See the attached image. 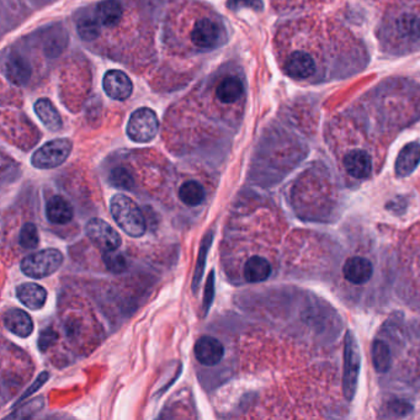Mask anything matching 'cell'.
<instances>
[{"mask_svg": "<svg viewBox=\"0 0 420 420\" xmlns=\"http://www.w3.org/2000/svg\"><path fill=\"white\" fill-rule=\"evenodd\" d=\"M110 211L115 222L127 235L139 238L145 233L147 223L143 212L139 210L132 198L116 194L110 200Z\"/></svg>", "mask_w": 420, "mask_h": 420, "instance_id": "obj_1", "label": "cell"}, {"mask_svg": "<svg viewBox=\"0 0 420 420\" xmlns=\"http://www.w3.org/2000/svg\"><path fill=\"white\" fill-rule=\"evenodd\" d=\"M361 358L359 345L351 330L347 331L344 347V373H342V393L348 401H353L360 373Z\"/></svg>", "mask_w": 420, "mask_h": 420, "instance_id": "obj_2", "label": "cell"}, {"mask_svg": "<svg viewBox=\"0 0 420 420\" xmlns=\"http://www.w3.org/2000/svg\"><path fill=\"white\" fill-rule=\"evenodd\" d=\"M63 263V254L54 248L43 249L23 259L21 271L31 279H43L58 270Z\"/></svg>", "mask_w": 420, "mask_h": 420, "instance_id": "obj_3", "label": "cell"}, {"mask_svg": "<svg viewBox=\"0 0 420 420\" xmlns=\"http://www.w3.org/2000/svg\"><path fill=\"white\" fill-rule=\"evenodd\" d=\"M159 131V120L150 108L136 110L127 124V136L137 143H148L156 139Z\"/></svg>", "mask_w": 420, "mask_h": 420, "instance_id": "obj_4", "label": "cell"}, {"mask_svg": "<svg viewBox=\"0 0 420 420\" xmlns=\"http://www.w3.org/2000/svg\"><path fill=\"white\" fill-rule=\"evenodd\" d=\"M73 144L68 139L49 141L31 156V164L37 169H54L62 165L72 153Z\"/></svg>", "mask_w": 420, "mask_h": 420, "instance_id": "obj_5", "label": "cell"}, {"mask_svg": "<svg viewBox=\"0 0 420 420\" xmlns=\"http://www.w3.org/2000/svg\"><path fill=\"white\" fill-rule=\"evenodd\" d=\"M85 233L104 252L119 249L122 242L119 232L102 218H91L85 226Z\"/></svg>", "mask_w": 420, "mask_h": 420, "instance_id": "obj_6", "label": "cell"}, {"mask_svg": "<svg viewBox=\"0 0 420 420\" xmlns=\"http://www.w3.org/2000/svg\"><path fill=\"white\" fill-rule=\"evenodd\" d=\"M222 38V30L220 25L211 19H201L191 31V41L198 48L210 49L220 45Z\"/></svg>", "mask_w": 420, "mask_h": 420, "instance_id": "obj_7", "label": "cell"}, {"mask_svg": "<svg viewBox=\"0 0 420 420\" xmlns=\"http://www.w3.org/2000/svg\"><path fill=\"white\" fill-rule=\"evenodd\" d=\"M102 86L106 95L114 100H126L132 94V80L126 73L117 69L108 71L102 79Z\"/></svg>", "mask_w": 420, "mask_h": 420, "instance_id": "obj_8", "label": "cell"}, {"mask_svg": "<svg viewBox=\"0 0 420 420\" xmlns=\"http://www.w3.org/2000/svg\"><path fill=\"white\" fill-rule=\"evenodd\" d=\"M224 348L222 342L210 336H201L195 344V356L205 366H215L222 360Z\"/></svg>", "mask_w": 420, "mask_h": 420, "instance_id": "obj_9", "label": "cell"}, {"mask_svg": "<svg viewBox=\"0 0 420 420\" xmlns=\"http://www.w3.org/2000/svg\"><path fill=\"white\" fill-rule=\"evenodd\" d=\"M344 277L354 285H364L373 277V263L362 257H353L348 259L342 268Z\"/></svg>", "mask_w": 420, "mask_h": 420, "instance_id": "obj_10", "label": "cell"}, {"mask_svg": "<svg viewBox=\"0 0 420 420\" xmlns=\"http://www.w3.org/2000/svg\"><path fill=\"white\" fill-rule=\"evenodd\" d=\"M285 72L288 73L291 78L307 79L316 72V62L312 56L307 52L297 51L291 54L286 60Z\"/></svg>", "mask_w": 420, "mask_h": 420, "instance_id": "obj_11", "label": "cell"}, {"mask_svg": "<svg viewBox=\"0 0 420 420\" xmlns=\"http://www.w3.org/2000/svg\"><path fill=\"white\" fill-rule=\"evenodd\" d=\"M344 168L355 179H366L371 174L373 162L365 150H351L344 158Z\"/></svg>", "mask_w": 420, "mask_h": 420, "instance_id": "obj_12", "label": "cell"}, {"mask_svg": "<svg viewBox=\"0 0 420 420\" xmlns=\"http://www.w3.org/2000/svg\"><path fill=\"white\" fill-rule=\"evenodd\" d=\"M6 79L16 86H24L31 78V66L24 57L12 54L4 63Z\"/></svg>", "mask_w": 420, "mask_h": 420, "instance_id": "obj_13", "label": "cell"}, {"mask_svg": "<svg viewBox=\"0 0 420 420\" xmlns=\"http://www.w3.org/2000/svg\"><path fill=\"white\" fill-rule=\"evenodd\" d=\"M420 163V144L418 142H410L403 147L397 156L395 170L397 176L406 178L409 176L418 168Z\"/></svg>", "mask_w": 420, "mask_h": 420, "instance_id": "obj_14", "label": "cell"}, {"mask_svg": "<svg viewBox=\"0 0 420 420\" xmlns=\"http://www.w3.org/2000/svg\"><path fill=\"white\" fill-rule=\"evenodd\" d=\"M4 325L6 329L20 338H27L34 330V322L27 312L20 308H10L4 313Z\"/></svg>", "mask_w": 420, "mask_h": 420, "instance_id": "obj_15", "label": "cell"}, {"mask_svg": "<svg viewBox=\"0 0 420 420\" xmlns=\"http://www.w3.org/2000/svg\"><path fill=\"white\" fill-rule=\"evenodd\" d=\"M16 297L25 307L37 311L45 306L47 300V291L37 283L26 282L16 288Z\"/></svg>", "mask_w": 420, "mask_h": 420, "instance_id": "obj_16", "label": "cell"}, {"mask_svg": "<svg viewBox=\"0 0 420 420\" xmlns=\"http://www.w3.org/2000/svg\"><path fill=\"white\" fill-rule=\"evenodd\" d=\"M34 108H35L37 117L43 122V126L48 128L49 131H52V132L60 131L62 126H63L62 119H60L58 110L56 108V106H54L51 100H48L46 97L38 99L35 102Z\"/></svg>", "mask_w": 420, "mask_h": 420, "instance_id": "obj_17", "label": "cell"}, {"mask_svg": "<svg viewBox=\"0 0 420 420\" xmlns=\"http://www.w3.org/2000/svg\"><path fill=\"white\" fill-rule=\"evenodd\" d=\"M72 205L62 196H54L48 200L46 205V216L51 223L66 224L73 218Z\"/></svg>", "mask_w": 420, "mask_h": 420, "instance_id": "obj_18", "label": "cell"}, {"mask_svg": "<svg viewBox=\"0 0 420 420\" xmlns=\"http://www.w3.org/2000/svg\"><path fill=\"white\" fill-rule=\"evenodd\" d=\"M95 18L105 27H114L122 18V6L117 0H104L96 6Z\"/></svg>", "mask_w": 420, "mask_h": 420, "instance_id": "obj_19", "label": "cell"}, {"mask_svg": "<svg viewBox=\"0 0 420 420\" xmlns=\"http://www.w3.org/2000/svg\"><path fill=\"white\" fill-rule=\"evenodd\" d=\"M271 274V265L263 257H252L246 260L244 265V279L250 283L263 282L269 279Z\"/></svg>", "mask_w": 420, "mask_h": 420, "instance_id": "obj_20", "label": "cell"}, {"mask_svg": "<svg viewBox=\"0 0 420 420\" xmlns=\"http://www.w3.org/2000/svg\"><path fill=\"white\" fill-rule=\"evenodd\" d=\"M243 91L244 86L240 78L227 77L217 86V100H220L223 104H232L240 100V96L243 95Z\"/></svg>", "mask_w": 420, "mask_h": 420, "instance_id": "obj_21", "label": "cell"}, {"mask_svg": "<svg viewBox=\"0 0 420 420\" xmlns=\"http://www.w3.org/2000/svg\"><path fill=\"white\" fill-rule=\"evenodd\" d=\"M371 354H373V364L375 370L380 373H387L390 370V362H392L390 347L384 340L376 339L373 342Z\"/></svg>", "mask_w": 420, "mask_h": 420, "instance_id": "obj_22", "label": "cell"}, {"mask_svg": "<svg viewBox=\"0 0 420 420\" xmlns=\"http://www.w3.org/2000/svg\"><path fill=\"white\" fill-rule=\"evenodd\" d=\"M179 198L190 207L198 206L205 200L204 187L198 181H187L179 189Z\"/></svg>", "mask_w": 420, "mask_h": 420, "instance_id": "obj_23", "label": "cell"}, {"mask_svg": "<svg viewBox=\"0 0 420 420\" xmlns=\"http://www.w3.org/2000/svg\"><path fill=\"white\" fill-rule=\"evenodd\" d=\"M212 238H213V233H212V232H209V233L205 235L202 243H201V246H200L198 264H196V269H195V274H194V280H192V290H194V291H196V288H198V285H200V282H201V279L204 277L205 265H206L207 254H209L211 244H212Z\"/></svg>", "mask_w": 420, "mask_h": 420, "instance_id": "obj_24", "label": "cell"}, {"mask_svg": "<svg viewBox=\"0 0 420 420\" xmlns=\"http://www.w3.org/2000/svg\"><path fill=\"white\" fill-rule=\"evenodd\" d=\"M398 30L403 37L410 41H420V16L417 15H403L397 23Z\"/></svg>", "mask_w": 420, "mask_h": 420, "instance_id": "obj_25", "label": "cell"}, {"mask_svg": "<svg viewBox=\"0 0 420 420\" xmlns=\"http://www.w3.org/2000/svg\"><path fill=\"white\" fill-rule=\"evenodd\" d=\"M79 36L84 41H94L100 35V23L96 18L80 19L77 24Z\"/></svg>", "mask_w": 420, "mask_h": 420, "instance_id": "obj_26", "label": "cell"}, {"mask_svg": "<svg viewBox=\"0 0 420 420\" xmlns=\"http://www.w3.org/2000/svg\"><path fill=\"white\" fill-rule=\"evenodd\" d=\"M412 410H413V407L410 403L401 401V399H395V401H390L384 404L382 408V412H384L382 417L384 418H404L410 415Z\"/></svg>", "mask_w": 420, "mask_h": 420, "instance_id": "obj_27", "label": "cell"}, {"mask_svg": "<svg viewBox=\"0 0 420 420\" xmlns=\"http://www.w3.org/2000/svg\"><path fill=\"white\" fill-rule=\"evenodd\" d=\"M102 260L108 271L114 274H121L127 269V260L124 254L116 250H106L102 254Z\"/></svg>", "mask_w": 420, "mask_h": 420, "instance_id": "obj_28", "label": "cell"}, {"mask_svg": "<svg viewBox=\"0 0 420 420\" xmlns=\"http://www.w3.org/2000/svg\"><path fill=\"white\" fill-rule=\"evenodd\" d=\"M110 183L113 187L124 189V190H131L135 187L132 174L126 168H122V167H117L111 170Z\"/></svg>", "mask_w": 420, "mask_h": 420, "instance_id": "obj_29", "label": "cell"}, {"mask_svg": "<svg viewBox=\"0 0 420 420\" xmlns=\"http://www.w3.org/2000/svg\"><path fill=\"white\" fill-rule=\"evenodd\" d=\"M20 246L25 249H35L38 246L40 238L37 232L36 226L34 223H25L23 229L20 231Z\"/></svg>", "mask_w": 420, "mask_h": 420, "instance_id": "obj_30", "label": "cell"}, {"mask_svg": "<svg viewBox=\"0 0 420 420\" xmlns=\"http://www.w3.org/2000/svg\"><path fill=\"white\" fill-rule=\"evenodd\" d=\"M227 6L233 12H238L242 8H250L255 12H261L264 9L263 0H229Z\"/></svg>", "mask_w": 420, "mask_h": 420, "instance_id": "obj_31", "label": "cell"}, {"mask_svg": "<svg viewBox=\"0 0 420 420\" xmlns=\"http://www.w3.org/2000/svg\"><path fill=\"white\" fill-rule=\"evenodd\" d=\"M58 339V334L54 328H46L41 331V334L38 336V348L45 353L48 348L54 347L56 342Z\"/></svg>", "mask_w": 420, "mask_h": 420, "instance_id": "obj_32", "label": "cell"}, {"mask_svg": "<svg viewBox=\"0 0 420 420\" xmlns=\"http://www.w3.org/2000/svg\"><path fill=\"white\" fill-rule=\"evenodd\" d=\"M215 297V271L212 270L209 275L207 279V283H206V288H205L204 294V313L205 316L209 313L211 305H212V301Z\"/></svg>", "mask_w": 420, "mask_h": 420, "instance_id": "obj_33", "label": "cell"}, {"mask_svg": "<svg viewBox=\"0 0 420 420\" xmlns=\"http://www.w3.org/2000/svg\"><path fill=\"white\" fill-rule=\"evenodd\" d=\"M48 376H49V375H48V373H41V375H40V376L37 377L36 381H35V382L32 384V386H31L30 388L26 390L24 395L20 397V398H19V402L15 404V407H16L18 404H20V403L23 402V401H25V399H26L27 397L31 396V395H34V393H35L36 390H40V388L43 387V384H46V381H47L48 380Z\"/></svg>", "mask_w": 420, "mask_h": 420, "instance_id": "obj_34", "label": "cell"}]
</instances>
